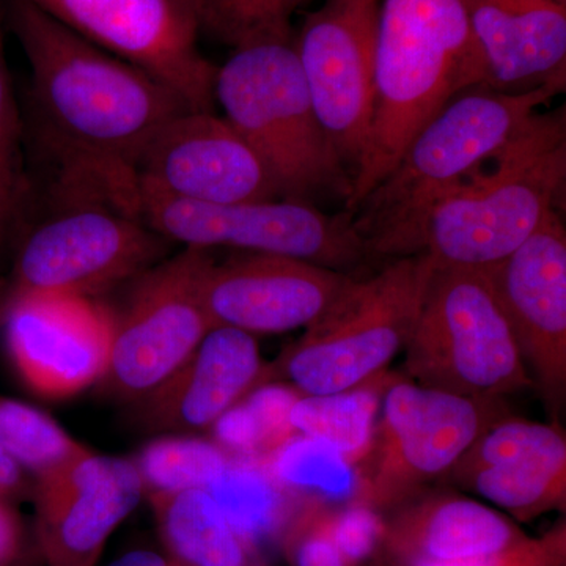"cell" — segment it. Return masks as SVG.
<instances>
[{"instance_id":"cell-1","label":"cell","mask_w":566,"mask_h":566,"mask_svg":"<svg viewBox=\"0 0 566 566\" xmlns=\"http://www.w3.org/2000/svg\"><path fill=\"white\" fill-rule=\"evenodd\" d=\"M3 9L31 66L32 132L50 196L88 197L140 218L142 153L188 104L29 0H3Z\"/></svg>"},{"instance_id":"cell-2","label":"cell","mask_w":566,"mask_h":566,"mask_svg":"<svg viewBox=\"0 0 566 566\" xmlns=\"http://www.w3.org/2000/svg\"><path fill=\"white\" fill-rule=\"evenodd\" d=\"M480 85L488 71L463 0H381L374 115L346 212L385 180L431 118Z\"/></svg>"},{"instance_id":"cell-3","label":"cell","mask_w":566,"mask_h":566,"mask_svg":"<svg viewBox=\"0 0 566 566\" xmlns=\"http://www.w3.org/2000/svg\"><path fill=\"white\" fill-rule=\"evenodd\" d=\"M556 95L549 87L506 93L480 85L447 104L353 211L367 259L417 255L420 232L436 205Z\"/></svg>"},{"instance_id":"cell-4","label":"cell","mask_w":566,"mask_h":566,"mask_svg":"<svg viewBox=\"0 0 566 566\" xmlns=\"http://www.w3.org/2000/svg\"><path fill=\"white\" fill-rule=\"evenodd\" d=\"M565 180V112L539 111L436 205L417 253L436 268L493 266L560 211Z\"/></svg>"},{"instance_id":"cell-5","label":"cell","mask_w":566,"mask_h":566,"mask_svg":"<svg viewBox=\"0 0 566 566\" xmlns=\"http://www.w3.org/2000/svg\"><path fill=\"white\" fill-rule=\"evenodd\" d=\"M214 102L262 159L281 199H349L353 175L316 117L294 39L233 50L216 71Z\"/></svg>"},{"instance_id":"cell-6","label":"cell","mask_w":566,"mask_h":566,"mask_svg":"<svg viewBox=\"0 0 566 566\" xmlns=\"http://www.w3.org/2000/svg\"><path fill=\"white\" fill-rule=\"evenodd\" d=\"M434 271L433 260L417 253L353 277L300 340L264 365L263 385L286 381L297 394L326 395L381 375L408 344Z\"/></svg>"},{"instance_id":"cell-7","label":"cell","mask_w":566,"mask_h":566,"mask_svg":"<svg viewBox=\"0 0 566 566\" xmlns=\"http://www.w3.org/2000/svg\"><path fill=\"white\" fill-rule=\"evenodd\" d=\"M403 352L412 381L471 398L534 386L486 268H436Z\"/></svg>"},{"instance_id":"cell-8","label":"cell","mask_w":566,"mask_h":566,"mask_svg":"<svg viewBox=\"0 0 566 566\" xmlns=\"http://www.w3.org/2000/svg\"><path fill=\"white\" fill-rule=\"evenodd\" d=\"M381 419L354 465L348 504L394 512L446 479L483 431L509 416L504 398H471L392 378Z\"/></svg>"},{"instance_id":"cell-9","label":"cell","mask_w":566,"mask_h":566,"mask_svg":"<svg viewBox=\"0 0 566 566\" xmlns=\"http://www.w3.org/2000/svg\"><path fill=\"white\" fill-rule=\"evenodd\" d=\"M46 218L22 237L0 308L31 294L96 297L161 262L170 241L137 216L88 197L51 196Z\"/></svg>"},{"instance_id":"cell-10","label":"cell","mask_w":566,"mask_h":566,"mask_svg":"<svg viewBox=\"0 0 566 566\" xmlns=\"http://www.w3.org/2000/svg\"><path fill=\"white\" fill-rule=\"evenodd\" d=\"M210 251L185 248L133 279L118 311L111 308L109 368L103 382L120 397L140 400L188 360L212 329L205 281Z\"/></svg>"},{"instance_id":"cell-11","label":"cell","mask_w":566,"mask_h":566,"mask_svg":"<svg viewBox=\"0 0 566 566\" xmlns=\"http://www.w3.org/2000/svg\"><path fill=\"white\" fill-rule=\"evenodd\" d=\"M140 218L164 240L185 248L274 253L342 273L367 260L349 212L324 214L308 202L197 203L140 192Z\"/></svg>"},{"instance_id":"cell-12","label":"cell","mask_w":566,"mask_h":566,"mask_svg":"<svg viewBox=\"0 0 566 566\" xmlns=\"http://www.w3.org/2000/svg\"><path fill=\"white\" fill-rule=\"evenodd\" d=\"M81 39L156 77L191 111H214L218 66L200 52L192 0H29Z\"/></svg>"},{"instance_id":"cell-13","label":"cell","mask_w":566,"mask_h":566,"mask_svg":"<svg viewBox=\"0 0 566 566\" xmlns=\"http://www.w3.org/2000/svg\"><path fill=\"white\" fill-rule=\"evenodd\" d=\"M381 0H323L294 36L316 117L354 175L370 132Z\"/></svg>"},{"instance_id":"cell-14","label":"cell","mask_w":566,"mask_h":566,"mask_svg":"<svg viewBox=\"0 0 566 566\" xmlns=\"http://www.w3.org/2000/svg\"><path fill=\"white\" fill-rule=\"evenodd\" d=\"M0 322L11 365L33 394L62 400L106 378L112 314L96 297H18L0 308Z\"/></svg>"},{"instance_id":"cell-15","label":"cell","mask_w":566,"mask_h":566,"mask_svg":"<svg viewBox=\"0 0 566 566\" xmlns=\"http://www.w3.org/2000/svg\"><path fill=\"white\" fill-rule=\"evenodd\" d=\"M140 192L197 203L281 199L251 145L214 111H185L155 134L137 164Z\"/></svg>"},{"instance_id":"cell-16","label":"cell","mask_w":566,"mask_h":566,"mask_svg":"<svg viewBox=\"0 0 566 566\" xmlns=\"http://www.w3.org/2000/svg\"><path fill=\"white\" fill-rule=\"evenodd\" d=\"M144 493L133 460L88 449L36 475V531L48 565L96 566Z\"/></svg>"},{"instance_id":"cell-17","label":"cell","mask_w":566,"mask_h":566,"mask_svg":"<svg viewBox=\"0 0 566 566\" xmlns=\"http://www.w3.org/2000/svg\"><path fill=\"white\" fill-rule=\"evenodd\" d=\"M532 378L560 408L566 389V232L560 211L486 268Z\"/></svg>"},{"instance_id":"cell-18","label":"cell","mask_w":566,"mask_h":566,"mask_svg":"<svg viewBox=\"0 0 566 566\" xmlns=\"http://www.w3.org/2000/svg\"><path fill=\"white\" fill-rule=\"evenodd\" d=\"M352 275L293 256L243 252L212 262L205 305L212 327L282 334L308 327L352 282Z\"/></svg>"},{"instance_id":"cell-19","label":"cell","mask_w":566,"mask_h":566,"mask_svg":"<svg viewBox=\"0 0 566 566\" xmlns=\"http://www.w3.org/2000/svg\"><path fill=\"white\" fill-rule=\"evenodd\" d=\"M446 479L520 523L565 513V431L556 423L502 417L476 438Z\"/></svg>"},{"instance_id":"cell-20","label":"cell","mask_w":566,"mask_h":566,"mask_svg":"<svg viewBox=\"0 0 566 566\" xmlns=\"http://www.w3.org/2000/svg\"><path fill=\"white\" fill-rule=\"evenodd\" d=\"M252 334L216 326L169 379L140 398L142 420L156 430H211L229 409L263 386Z\"/></svg>"},{"instance_id":"cell-21","label":"cell","mask_w":566,"mask_h":566,"mask_svg":"<svg viewBox=\"0 0 566 566\" xmlns=\"http://www.w3.org/2000/svg\"><path fill=\"white\" fill-rule=\"evenodd\" d=\"M488 85L520 93L566 80V6L556 0H463Z\"/></svg>"},{"instance_id":"cell-22","label":"cell","mask_w":566,"mask_h":566,"mask_svg":"<svg viewBox=\"0 0 566 566\" xmlns=\"http://www.w3.org/2000/svg\"><path fill=\"white\" fill-rule=\"evenodd\" d=\"M526 535L494 506L457 493H424L390 512L379 551L398 566L449 564L485 556Z\"/></svg>"},{"instance_id":"cell-23","label":"cell","mask_w":566,"mask_h":566,"mask_svg":"<svg viewBox=\"0 0 566 566\" xmlns=\"http://www.w3.org/2000/svg\"><path fill=\"white\" fill-rule=\"evenodd\" d=\"M169 558L177 566H264L260 547L230 524L202 488L150 495Z\"/></svg>"},{"instance_id":"cell-24","label":"cell","mask_w":566,"mask_h":566,"mask_svg":"<svg viewBox=\"0 0 566 566\" xmlns=\"http://www.w3.org/2000/svg\"><path fill=\"white\" fill-rule=\"evenodd\" d=\"M392 378L382 371L344 392L300 395L290 411L294 433L333 447L354 468L370 447L382 395Z\"/></svg>"},{"instance_id":"cell-25","label":"cell","mask_w":566,"mask_h":566,"mask_svg":"<svg viewBox=\"0 0 566 566\" xmlns=\"http://www.w3.org/2000/svg\"><path fill=\"white\" fill-rule=\"evenodd\" d=\"M207 491L230 524L256 547L281 538L304 499L281 485L264 460L255 458H232Z\"/></svg>"},{"instance_id":"cell-26","label":"cell","mask_w":566,"mask_h":566,"mask_svg":"<svg viewBox=\"0 0 566 566\" xmlns=\"http://www.w3.org/2000/svg\"><path fill=\"white\" fill-rule=\"evenodd\" d=\"M3 24L0 0V262L21 234L32 189L24 164L25 126L7 65Z\"/></svg>"},{"instance_id":"cell-27","label":"cell","mask_w":566,"mask_h":566,"mask_svg":"<svg viewBox=\"0 0 566 566\" xmlns=\"http://www.w3.org/2000/svg\"><path fill=\"white\" fill-rule=\"evenodd\" d=\"M232 457L216 444L189 436H167L145 446L134 460L145 493L169 494L208 486L226 471Z\"/></svg>"},{"instance_id":"cell-28","label":"cell","mask_w":566,"mask_h":566,"mask_svg":"<svg viewBox=\"0 0 566 566\" xmlns=\"http://www.w3.org/2000/svg\"><path fill=\"white\" fill-rule=\"evenodd\" d=\"M281 485L301 497L348 504L354 468L333 447L296 434L264 460Z\"/></svg>"},{"instance_id":"cell-29","label":"cell","mask_w":566,"mask_h":566,"mask_svg":"<svg viewBox=\"0 0 566 566\" xmlns=\"http://www.w3.org/2000/svg\"><path fill=\"white\" fill-rule=\"evenodd\" d=\"M0 447L22 469H29L35 475L51 471L87 450L50 416L2 395Z\"/></svg>"},{"instance_id":"cell-30","label":"cell","mask_w":566,"mask_h":566,"mask_svg":"<svg viewBox=\"0 0 566 566\" xmlns=\"http://www.w3.org/2000/svg\"><path fill=\"white\" fill-rule=\"evenodd\" d=\"M200 31L233 50L260 41L292 40L297 0H192Z\"/></svg>"},{"instance_id":"cell-31","label":"cell","mask_w":566,"mask_h":566,"mask_svg":"<svg viewBox=\"0 0 566 566\" xmlns=\"http://www.w3.org/2000/svg\"><path fill=\"white\" fill-rule=\"evenodd\" d=\"M329 502L304 497L282 531L281 543L292 566H352L335 545Z\"/></svg>"},{"instance_id":"cell-32","label":"cell","mask_w":566,"mask_h":566,"mask_svg":"<svg viewBox=\"0 0 566 566\" xmlns=\"http://www.w3.org/2000/svg\"><path fill=\"white\" fill-rule=\"evenodd\" d=\"M329 527L335 545L349 565L360 566L381 547L386 517L364 505H333Z\"/></svg>"},{"instance_id":"cell-33","label":"cell","mask_w":566,"mask_h":566,"mask_svg":"<svg viewBox=\"0 0 566 566\" xmlns=\"http://www.w3.org/2000/svg\"><path fill=\"white\" fill-rule=\"evenodd\" d=\"M409 566H566V521L562 517L545 534L526 535L520 542L485 556L449 564L420 562Z\"/></svg>"},{"instance_id":"cell-34","label":"cell","mask_w":566,"mask_h":566,"mask_svg":"<svg viewBox=\"0 0 566 566\" xmlns=\"http://www.w3.org/2000/svg\"><path fill=\"white\" fill-rule=\"evenodd\" d=\"M21 545V528L17 516L0 495V566H7L17 557Z\"/></svg>"},{"instance_id":"cell-35","label":"cell","mask_w":566,"mask_h":566,"mask_svg":"<svg viewBox=\"0 0 566 566\" xmlns=\"http://www.w3.org/2000/svg\"><path fill=\"white\" fill-rule=\"evenodd\" d=\"M24 483V469L0 447V495L18 493Z\"/></svg>"},{"instance_id":"cell-36","label":"cell","mask_w":566,"mask_h":566,"mask_svg":"<svg viewBox=\"0 0 566 566\" xmlns=\"http://www.w3.org/2000/svg\"><path fill=\"white\" fill-rule=\"evenodd\" d=\"M107 566H175L169 557H164L155 551L139 549L126 553Z\"/></svg>"},{"instance_id":"cell-37","label":"cell","mask_w":566,"mask_h":566,"mask_svg":"<svg viewBox=\"0 0 566 566\" xmlns=\"http://www.w3.org/2000/svg\"><path fill=\"white\" fill-rule=\"evenodd\" d=\"M556 2L562 3V6H566V0H556Z\"/></svg>"},{"instance_id":"cell-38","label":"cell","mask_w":566,"mask_h":566,"mask_svg":"<svg viewBox=\"0 0 566 566\" xmlns=\"http://www.w3.org/2000/svg\"><path fill=\"white\" fill-rule=\"evenodd\" d=\"M300 2V7L303 6V3L308 2V0H297Z\"/></svg>"},{"instance_id":"cell-39","label":"cell","mask_w":566,"mask_h":566,"mask_svg":"<svg viewBox=\"0 0 566 566\" xmlns=\"http://www.w3.org/2000/svg\"><path fill=\"white\" fill-rule=\"evenodd\" d=\"M175 566H177V565H175Z\"/></svg>"}]
</instances>
